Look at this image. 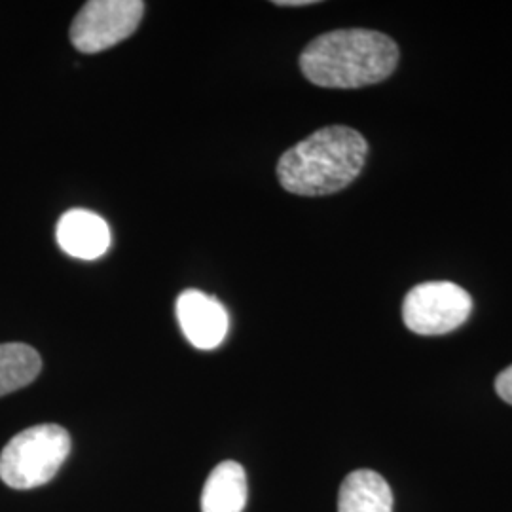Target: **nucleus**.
<instances>
[{
    "label": "nucleus",
    "instance_id": "obj_1",
    "mask_svg": "<svg viewBox=\"0 0 512 512\" xmlns=\"http://www.w3.org/2000/svg\"><path fill=\"white\" fill-rule=\"evenodd\" d=\"M298 63L302 74L319 88L357 90L393 74L399 46L378 31L338 29L313 38Z\"/></svg>",
    "mask_w": 512,
    "mask_h": 512
},
{
    "label": "nucleus",
    "instance_id": "obj_2",
    "mask_svg": "<svg viewBox=\"0 0 512 512\" xmlns=\"http://www.w3.org/2000/svg\"><path fill=\"white\" fill-rule=\"evenodd\" d=\"M366 156L368 143L357 129H317L279 158L277 179L296 196H329L344 190L361 175Z\"/></svg>",
    "mask_w": 512,
    "mask_h": 512
},
{
    "label": "nucleus",
    "instance_id": "obj_3",
    "mask_svg": "<svg viewBox=\"0 0 512 512\" xmlns=\"http://www.w3.org/2000/svg\"><path fill=\"white\" fill-rule=\"evenodd\" d=\"M71 454V435L55 423L18 433L0 454V480L14 490L48 484Z\"/></svg>",
    "mask_w": 512,
    "mask_h": 512
},
{
    "label": "nucleus",
    "instance_id": "obj_4",
    "mask_svg": "<svg viewBox=\"0 0 512 512\" xmlns=\"http://www.w3.org/2000/svg\"><path fill=\"white\" fill-rule=\"evenodd\" d=\"M473 311L471 294L452 281H427L404 296L406 329L421 336H440L459 329Z\"/></svg>",
    "mask_w": 512,
    "mask_h": 512
},
{
    "label": "nucleus",
    "instance_id": "obj_5",
    "mask_svg": "<svg viewBox=\"0 0 512 512\" xmlns=\"http://www.w3.org/2000/svg\"><path fill=\"white\" fill-rule=\"evenodd\" d=\"M141 0H90L76 14L69 31L82 54H101L131 37L145 16Z\"/></svg>",
    "mask_w": 512,
    "mask_h": 512
},
{
    "label": "nucleus",
    "instance_id": "obj_6",
    "mask_svg": "<svg viewBox=\"0 0 512 512\" xmlns=\"http://www.w3.org/2000/svg\"><path fill=\"white\" fill-rule=\"evenodd\" d=\"M177 319L194 348H219L228 332V313L224 306L217 298L194 289L184 291L177 298Z\"/></svg>",
    "mask_w": 512,
    "mask_h": 512
},
{
    "label": "nucleus",
    "instance_id": "obj_7",
    "mask_svg": "<svg viewBox=\"0 0 512 512\" xmlns=\"http://www.w3.org/2000/svg\"><path fill=\"white\" fill-rule=\"evenodd\" d=\"M57 243L67 255L95 260L110 247V228L99 215L86 209H71L57 222Z\"/></svg>",
    "mask_w": 512,
    "mask_h": 512
},
{
    "label": "nucleus",
    "instance_id": "obj_8",
    "mask_svg": "<svg viewBox=\"0 0 512 512\" xmlns=\"http://www.w3.org/2000/svg\"><path fill=\"white\" fill-rule=\"evenodd\" d=\"M247 495L245 469L238 461H222L205 480L202 512H243Z\"/></svg>",
    "mask_w": 512,
    "mask_h": 512
},
{
    "label": "nucleus",
    "instance_id": "obj_9",
    "mask_svg": "<svg viewBox=\"0 0 512 512\" xmlns=\"http://www.w3.org/2000/svg\"><path fill=\"white\" fill-rule=\"evenodd\" d=\"M338 512H393V492L380 473L353 471L340 486Z\"/></svg>",
    "mask_w": 512,
    "mask_h": 512
},
{
    "label": "nucleus",
    "instance_id": "obj_10",
    "mask_svg": "<svg viewBox=\"0 0 512 512\" xmlns=\"http://www.w3.org/2000/svg\"><path fill=\"white\" fill-rule=\"evenodd\" d=\"M42 370L38 351L27 344H0V397L33 384Z\"/></svg>",
    "mask_w": 512,
    "mask_h": 512
},
{
    "label": "nucleus",
    "instance_id": "obj_11",
    "mask_svg": "<svg viewBox=\"0 0 512 512\" xmlns=\"http://www.w3.org/2000/svg\"><path fill=\"white\" fill-rule=\"evenodd\" d=\"M495 391L505 403L512 404V365L497 376Z\"/></svg>",
    "mask_w": 512,
    "mask_h": 512
},
{
    "label": "nucleus",
    "instance_id": "obj_12",
    "mask_svg": "<svg viewBox=\"0 0 512 512\" xmlns=\"http://www.w3.org/2000/svg\"><path fill=\"white\" fill-rule=\"evenodd\" d=\"M275 6H283V8H289V6H311V4H317L315 0H275Z\"/></svg>",
    "mask_w": 512,
    "mask_h": 512
}]
</instances>
